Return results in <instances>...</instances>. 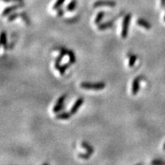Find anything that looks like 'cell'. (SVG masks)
I'll use <instances>...</instances> for the list:
<instances>
[{"label": "cell", "instance_id": "6da1fadb", "mask_svg": "<svg viewBox=\"0 0 165 165\" xmlns=\"http://www.w3.org/2000/svg\"><path fill=\"white\" fill-rule=\"evenodd\" d=\"M80 87L84 89H92V90H100L105 87L104 82H82Z\"/></svg>", "mask_w": 165, "mask_h": 165}, {"label": "cell", "instance_id": "7a4b0ae2", "mask_svg": "<svg viewBox=\"0 0 165 165\" xmlns=\"http://www.w3.org/2000/svg\"><path fill=\"white\" fill-rule=\"evenodd\" d=\"M131 14H128L125 16L122 21V28H121V35L122 38H126L128 34V28H129L130 21H131Z\"/></svg>", "mask_w": 165, "mask_h": 165}, {"label": "cell", "instance_id": "3957f363", "mask_svg": "<svg viewBox=\"0 0 165 165\" xmlns=\"http://www.w3.org/2000/svg\"><path fill=\"white\" fill-rule=\"evenodd\" d=\"M116 5V2L111 0H98L93 3L94 8H98V7H115Z\"/></svg>", "mask_w": 165, "mask_h": 165}, {"label": "cell", "instance_id": "277c9868", "mask_svg": "<svg viewBox=\"0 0 165 165\" xmlns=\"http://www.w3.org/2000/svg\"><path fill=\"white\" fill-rule=\"evenodd\" d=\"M23 6H24V3H23V2H18L17 4L11 5V6L8 7V8H5V9L3 10V11H2V17L6 16V15H9L10 13L13 12L14 11H15V10L18 9V8H21V7H23Z\"/></svg>", "mask_w": 165, "mask_h": 165}, {"label": "cell", "instance_id": "5b68a950", "mask_svg": "<svg viewBox=\"0 0 165 165\" xmlns=\"http://www.w3.org/2000/svg\"><path fill=\"white\" fill-rule=\"evenodd\" d=\"M83 102H84V99H83V98H82V97H80V98H79L78 99H76V101L75 102V103L73 105L71 109H70V113H71L72 115H74V114H76V112L78 111V109H79V108L81 107V105H82Z\"/></svg>", "mask_w": 165, "mask_h": 165}, {"label": "cell", "instance_id": "8992f818", "mask_svg": "<svg viewBox=\"0 0 165 165\" xmlns=\"http://www.w3.org/2000/svg\"><path fill=\"white\" fill-rule=\"evenodd\" d=\"M141 79V76H137L133 80L132 86H131V93H132V95H136L138 92V90H139V82Z\"/></svg>", "mask_w": 165, "mask_h": 165}, {"label": "cell", "instance_id": "52a82bcc", "mask_svg": "<svg viewBox=\"0 0 165 165\" xmlns=\"http://www.w3.org/2000/svg\"><path fill=\"white\" fill-rule=\"evenodd\" d=\"M137 24L139 26L144 28L145 29L148 30L151 28V24H150L148 21H145V20L142 19V18H138V19L137 20Z\"/></svg>", "mask_w": 165, "mask_h": 165}, {"label": "cell", "instance_id": "ba28073f", "mask_svg": "<svg viewBox=\"0 0 165 165\" xmlns=\"http://www.w3.org/2000/svg\"><path fill=\"white\" fill-rule=\"evenodd\" d=\"M112 26H113V21H109L99 24L98 25V28L99 30H105L107 29V28H112Z\"/></svg>", "mask_w": 165, "mask_h": 165}, {"label": "cell", "instance_id": "9c48e42d", "mask_svg": "<svg viewBox=\"0 0 165 165\" xmlns=\"http://www.w3.org/2000/svg\"><path fill=\"white\" fill-rule=\"evenodd\" d=\"M81 145H82V147H83V148L86 149V151H87V152H89V154H92V153L94 152L93 147H92L90 144H88L87 142H86V141H83V142L81 143Z\"/></svg>", "mask_w": 165, "mask_h": 165}, {"label": "cell", "instance_id": "30bf717a", "mask_svg": "<svg viewBox=\"0 0 165 165\" xmlns=\"http://www.w3.org/2000/svg\"><path fill=\"white\" fill-rule=\"evenodd\" d=\"M1 44L5 47V49L7 48V35L5 31L1 33Z\"/></svg>", "mask_w": 165, "mask_h": 165}, {"label": "cell", "instance_id": "8fae6325", "mask_svg": "<svg viewBox=\"0 0 165 165\" xmlns=\"http://www.w3.org/2000/svg\"><path fill=\"white\" fill-rule=\"evenodd\" d=\"M71 115L72 114L69 113V112H62V113L57 115L56 118H57V119H69Z\"/></svg>", "mask_w": 165, "mask_h": 165}, {"label": "cell", "instance_id": "7c38bea8", "mask_svg": "<svg viewBox=\"0 0 165 165\" xmlns=\"http://www.w3.org/2000/svg\"><path fill=\"white\" fill-rule=\"evenodd\" d=\"M105 11H100L99 13H98L97 15H96V17L95 18V24H98L102 21V19L103 18V17L105 16Z\"/></svg>", "mask_w": 165, "mask_h": 165}, {"label": "cell", "instance_id": "4fadbf2b", "mask_svg": "<svg viewBox=\"0 0 165 165\" xmlns=\"http://www.w3.org/2000/svg\"><path fill=\"white\" fill-rule=\"evenodd\" d=\"M70 65H71V63H70V62H69V63H65V64H63V65H60V67H59L58 70H57L59 72H60V75H63V74H64L65 70H66V69H67V68L70 66Z\"/></svg>", "mask_w": 165, "mask_h": 165}, {"label": "cell", "instance_id": "5bb4252c", "mask_svg": "<svg viewBox=\"0 0 165 165\" xmlns=\"http://www.w3.org/2000/svg\"><path fill=\"white\" fill-rule=\"evenodd\" d=\"M76 2L75 1V0H72L71 2L66 5V10L69 11H74L75 8H76Z\"/></svg>", "mask_w": 165, "mask_h": 165}, {"label": "cell", "instance_id": "9a60e30c", "mask_svg": "<svg viewBox=\"0 0 165 165\" xmlns=\"http://www.w3.org/2000/svg\"><path fill=\"white\" fill-rule=\"evenodd\" d=\"M67 55L69 56V58H70V63H71V64L75 63V62H76V57H75V54L74 53H73V51L68 50Z\"/></svg>", "mask_w": 165, "mask_h": 165}, {"label": "cell", "instance_id": "2e32d148", "mask_svg": "<svg viewBox=\"0 0 165 165\" xmlns=\"http://www.w3.org/2000/svg\"><path fill=\"white\" fill-rule=\"evenodd\" d=\"M137 59H138V57L136 56V55H130L129 61H128V66H129L130 67H132V66L134 65V63H135Z\"/></svg>", "mask_w": 165, "mask_h": 165}, {"label": "cell", "instance_id": "e0dca14e", "mask_svg": "<svg viewBox=\"0 0 165 165\" xmlns=\"http://www.w3.org/2000/svg\"><path fill=\"white\" fill-rule=\"evenodd\" d=\"M63 108H64V104H56L53 108V112L54 113H57L61 111Z\"/></svg>", "mask_w": 165, "mask_h": 165}, {"label": "cell", "instance_id": "ac0fdd59", "mask_svg": "<svg viewBox=\"0 0 165 165\" xmlns=\"http://www.w3.org/2000/svg\"><path fill=\"white\" fill-rule=\"evenodd\" d=\"M18 17H21V13H12L11 15H9V17H8V21H14V20L16 19Z\"/></svg>", "mask_w": 165, "mask_h": 165}, {"label": "cell", "instance_id": "d6986e66", "mask_svg": "<svg viewBox=\"0 0 165 165\" xmlns=\"http://www.w3.org/2000/svg\"><path fill=\"white\" fill-rule=\"evenodd\" d=\"M65 1H66V0H57V2H55L54 5H53V7H52V8H53V10L57 9V8H60V7L61 6L63 3H64Z\"/></svg>", "mask_w": 165, "mask_h": 165}, {"label": "cell", "instance_id": "ffe728a7", "mask_svg": "<svg viewBox=\"0 0 165 165\" xmlns=\"http://www.w3.org/2000/svg\"><path fill=\"white\" fill-rule=\"evenodd\" d=\"M78 156H79L80 158L85 159V160H86V159L89 158V157L91 156V154H89V152H87V153H84V154H78Z\"/></svg>", "mask_w": 165, "mask_h": 165}, {"label": "cell", "instance_id": "44dd1931", "mask_svg": "<svg viewBox=\"0 0 165 165\" xmlns=\"http://www.w3.org/2000/svg\"><path fill=\"white\" fill-rule=\"evenodd\" d=\"M66 95H61V96H60V98L57 99L56 104H63V102H64V100L66 99Z\"/></svg>", "mask_w": 165, "mask_h": 165}, {"label": "cell", "instance_id": "7402d4cb", "mask_svg": "<svg viewBox=\"0 0 165 165\" xmlns=\"http://www.w3.org/2000/svg\"><path fill=\"white\" fill-rule=\"evenodd\" d=\"M21 18H23V20H24V21H25V22L27 23L28 24H29V21H28V18L27 15H26V13L24 12V11H22V12H21Z\"/></svg>", "mask_w": 165, "mask_h": 165}, {"label": "cell", "instance_id": "603a6c76", "mask_svg": "<svg viewBox=\"0 0 165 165\" xmlns=\"http://www.w3.org/2000/svg\"><path fill=\"white\" fill-rule=\"evenodd\" d=\"M151 163L152 164H165V162L164 161H162V160H153V161H151Z\"/></svg>", "mask_w": 165, "mask_h": 165}, {"label": "cell", "instance_id": "cb8c5ba5", "mask_svg": "<svg viewBox=\"0 0 165 165\" xmlns=\"http://www.w3.org/2000/svg\"><path fill=\"white\" fill-rule=\"evenodd\" d=\"M63 14H64V11H63V9L60 8V9L58 10V12H57V15H58L59 17H61L63 16Z\"/></svg>", "mask_w": 165, "mask_h": 165}, {"label": "cell", "instance_id": "d4e9b609", "mask_svg": "<svg viewBox=\"0 0 165 165\" xmlns=\"http://www.w3.org/2000/svg\"><path fill=\"white\" fill-rule=\"evenodd\" d=\"M5 2H21L22 0H2Z\"/></svg>", "mask_w": 165, "mask_h": 165}, {"label": "cell", "instance_id": "484cf974", "mask_svg": "<svg viewBox=\"0 0 165 165\" xmlns=\"http://www.w3.org/2000/svg\"><path fill=\"white\" fill-rule=\"evenodd\" d=\"M160 5H161V7L165 6V0H160Z\"/></svg>", "mask_w": 165, "mask_h": 165}, {"label": "cell", "instance_id": "4316f807", "mask_svg": "<svg viewBox=\"0 0 165 165\" xmlns=\"http://www.w3.org/2000/svg\"><path fill=\"white\" fill-rule=\"evenodd\" d=\"M163 150H165V143H164V144H163Z\"/></svg>", "mask_w": 165, "mask_h": 165}, {"label": "cell", "instance_id": "83f0119b", "mask_svg": "<svg viewBox=\"0 0 165 165\" xmlns=\"http://www.w3.org/2000/svg\"><path fill=\"white\" fill-rule=\"evenodd\" d=\"M163 21H165V15H164V18H163Z\"/></svg>", "mask_w": 165, "mask_h": 165}]
</instances>
